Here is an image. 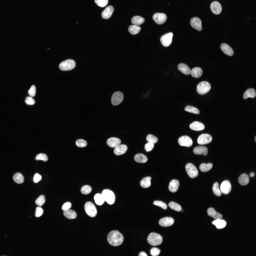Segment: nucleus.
Listing matches in <instances>:
<instances>
[{
  "label": "nucleus",
  "mask_w": 256,
  "mask_h": 256,
  "mask_svg": "<svg viewBox=\"0 0 256 256\" xmlns=\"http://www.w3.org/2000/svg\"><path fill=\"white\" fill-rule=\"evenodd\" d=\"M107 240L109 244L114 246H117L121 245L123 240L122 235L117 230L110 232L107 236Z\"/></svg>",
  "instance_id": "nucleus-1"
},
{
  "label": "nucleus",
  "mask_w": 256,
  "mask_h": 256,
  "mask_svg": "<svg viewBox=\"0 0 256 256\" xmlns=\"http://www.w3.org/2000/svg\"><path fill=\"white\" fill-rule=\"evenodd\" d=\"M148 243L152 246H156L160 244L162 242L163 239L159 234L152 233L149 235L147 239Z\"/></svg>",
  "instance_id": "nucleus-2"
},
{
  "label": "nucleus",
  "mask_w": 256,
  "mask_h": 256,
  "mask_svg": "<svg viewBox=\"0 0 256 256\" xmlns=\"http://www.w3.org/2000/svg\"><path fill=\"white\" fill-rule=\"evenodd\" d=\"M75 66L74 61L72 59H68L61 63L59 65V68L62 71H68L72 69Z\"/></svg>",
  "instance_id": "nucleus-3"
},
{
  "label": "nucleus",
  "mask_w": 256,
  "mask_h": 256,
  "mask_svg": "<svg viewBox=\"0 0 256 256\" xmlns=\"http://www.w3.org/2000/svg\"><path fill=\"white\" fill-rule=\"evenodd\" d=\"M211 89L210 84L208 82L203 81L199 83L197 86V90L200 95H204L208 93Z\"/></svg>",
  "instance_id": "nucleus-4"
},
{
  "label": "nucleus",
  "mask_w": 256,
  "mask_h": 256,
  "mask_svg": "<svg viewBox=\"0 0 256 256\" xmlns=\"http://www.w3.org/2000/svg\"><path fill=\"white\" fill-rule=\"evenodd\" d=\"M84 209L87 214L91 217H95L97 215L96 208L94 204L91 202H87L85 203Z\"/></svg>",
  "instance_id": "nucleus-5"
},
{
  "label": "nucleus",
  "mask_w": 256,
  "mask_h": 256,
  "mask_svg": "<svg viewBox=\"0 0 256 256\" xmlns=\"http://www.w3.org/2000/svg\"><path fill=\"white\" fill-rule=\"evenodd\" d=\"M101 194L105 201L108 204L111 205L114 203L115 197L113 192L109 189H105L102 191Z\"/></svg>",
  "instance_id": "nucleus-6"
},
{
  "label": "nucleus",
  "mask_w": 256,
  "mask_h": 256,
  "mask_svg": "<svg viewBox=\"0 0 256 256\" xmlns=\"http://www.w3.org/2000/svg\"><path fill=\"white\" fill-rule=\"evenodd\" d=\"M186 171L189 176L192 178L197 177L198 174V171L195 167L192 164L189 163L185 165Z\"/></svg>",
  "instance_id": "nucleus-7"
},
{
  "label": "nucleus",
  "mask_w": 256,
  "mask_h": 256,
  "mask_svg": "<svg viewBox=\"0 0 256 256\" xmlns=\"http://www.w3.org/2000/svg\"><path fill=\"white\" fill-rule=\"evenodd\" d=\"M123 93L120 91H117L113 94L111 99L112 104L117 106L119 104L123 101Z\"/></svg>",
  "instance_id": "nucleus-8"
},
{
  "label": "nucleus",
  "mask_w": 256,
  "mask_h": 256,
  "mask_svg": "<svg viewBox=\"0 0 256 256\" xmlns=\"http://www.w3.org/2000/svg\"><path fill=\"white\" fill-rule=\"evenodd\" d=\"M173 36V34L171 32L166 33L162 36L160 39L162 45L165 47L169 46L172 42Z\"/></svg>",
  "instance_id": "nucleus-9"
},
{
  "label": "nucleus",
  "mask_w": 256,
  "mask_h": 256,
  "mask_svg": "<svg viewBox=\"0 0 256 256\" xmlns=\"http://www.w3.org/2000/svg\"><path fill=\"white\" fill-rule=\"evenodd\" d=\"M153 19L155 22L158 24H162L166 21L167 17L166 15L163 13H156L153 16Z\"/></svg>",
  "instance_id": "nucleus-10"
},
{
  "label": "nucleus",
  "mask_w": 256,
  "mask_h": 256,
  "mask_svg": "<svg viewBox=\"0 0 256 256\" xmlns=\"http://www.w3.org/2000/svg\"><path fill=\"white\" fill-rule=\"evenodd\" d=\"M212 140V138L210 135L207 134H203L199 137L197 142L199 144L205 145L210 143Z\"/></svg>",
  "instance_id": "nucleus-11"
},
{
  "label": "nucleus",
  "mask_w": 256,
  "mask_h": 256,
  "mask_svg": "<svg viewBox=\"0 0 256 256\" xmlns=\"http://www.w3.org/2000/svg\"><path fill=\"white\" fill-rule=\"evenodd\" d=\"M178 142L180 146L187 147L191 146L193 143L191 138L186 136H184L179 138L178 140Z\"/></svg>",
  "instance_id": "nucleus-12"
},
{
  "label": "nucleus",
  "mask_w": 256,
  "mask_h": 256,
  "mask_svg": "<svg viewBox=\"0 0 256 256\" xmlns=\"http://www.w3.org/2000/svg\"><path fill=\"white\" fill-rule=\"evenodd\" d=\"M220 191L222 193L225 195L229 194L231 189V185L230 182L228 180L224 181L221 183Z\"/></svg>",
  "instance_id": "nucleus-13"
},
{
  "label": "nucleus",
  "mask_w": 256,
  "mask_h": 256,
  "mask_svg": "<svg viewBox=\"0 0 256 256\" xmlns=\"http://www.w3.org/2000/svg\"><path fill=\"white\" fill-rule=\"evenodd\" d=\"M190 24L192 27L199 31H200L202 30L201 22L198 18L195 17L191 19Z\"/></svg>",
  "instance_id": "nucleus-14"
},
{
  "label": "nucleus",
  "mask_w": 256,
  "mask_h": 256,
  "mask_svg": "<svg viewBox=\"0 0 256 256\" xmlns=\"http://www.w3.org/2000/svg\"><path fill=\"white\" fill-rule=\"evenodd\" d=\"M210 8L212 13L215 14H219L222 10L221 5L219 2L216 1H213L211 3Z\"/></svg>",
  "instance_id": "nucleus-15"
},
{
  "label": "nucleus",
  "mask_w": 256,
  "mask_h": 256,
  "mask_svg": "<svg viewBox=\"0 0 256 256\" xmlns=\"http://www.w3.org/2000/svg\"><path fill=\"white\" fill-rule=\"evenodd\" d=\"M173 219L169 217H164L161 219L159 221V224L163 227H168L172 225L174 223Z\"/></svg>",
  "instance_id": "nucleus-16"
},
{
  "label": "nucleus",
  "mask_w": 256,
  "mask_h": 256,
  "mask_svg": "<svg viewBox=\"0 0 256 256\" xmlns=\"http://www.w3.org/2000/svg\"><path fill=\"white\" fill-rule=\"evenodd\" d=\"M114 10V8L112 6L110 5L106 7L102 13V18L105 19L109 18L112 15Z\"/></svg>",
  "instance_id": "nucleus-17"
},
{
  "label": "nucleus",
  "mask_w": 256,
  "mask_h": 256,
  "mask_svg": "<svg viewBox=\"0 0 256 256\" xmlns=\"http://www.w3.org/2000/svg\"><path fill=\"white\" fill-rule=\"evenodd\" d=\"M121 140L118 138L112 137L108 139L107 141V145L110 147L115 148L121 143Z\"/></svg>",
  "instance_id": "nucleus-18"
},
{
  "label": "nucleus",
  "mask_w": 256,
  "mask_h": 256,
  "mask_svg": "<svg viewBox=\"0 0 256 256\" xmlns=\"http://www.w3.org/2000/svg\"><path fill=\"white\" fill-rule=\"evenodd\" d=\"M221 50L225 54L230 56H232L234 54L232 48L228 44L223 43L220 46Z\"/></svg>",
  "instance_id": "nucleus-19"
},
{
  "label": "nucleus",
  "mask_w": 256,
  "mask_h": 256,
  "mask_svg": "<svg viewBox=\"0 0 256 256\" xmlns=\"http://www.w3.org/2000/svg\"><path fill=\"white\" fill-rule=\"evenodd\" d=\"M127 150V147L126 145H119L115 148L114 150V152L116 155H120L124 154Z\"/></svg>",
  "instance_id": "nucleus-20"
},
{
  "label": "nucleus",
  "mask_w": 256,
  "mask_h": 256,
  "mask_svg": "<svg viewBox=\"0 0 256 256\" xmlns=\"http://www.w3.org/2000/svg\"><path fill=\"white\" fill-rule=\"evenodd\" d=\"M193 153L196 155H207L208 149L207 147L202 146H198L195 147L193 150Z\"/></svg>",
  "instance_id": "nucleus-21"
},
{
  "label": "nucleus",
  "mask_w": 256,
  "mask_h": 256,
  "mask_svg": "<svg viewBox=\"0 0 256 256\" xmlns=\"http://www.w3.org/2000/svg\"><path fill=\"white\" fill-rule=\"evenodd\" d=\"M189 127L191 129L197 131L203 130L205 128L203 123L198 121L193 122L190 125Z\"/></svg>",
  "instance_id": "nucleus-22"
},
{
  "label": "nucleus",
  "mask_w": 256,
  "mask_h": 256,
  "mask_svg": "<svg viewBox=\"0 0 256 256\" xmlns=\"http://www.w3.org/2000/svg\"><path fill=\"white\" fill-rule=\"evenodd\" d=\"M179 185V183L178 180L176 179L173 180L169 183V190L172 192H175L177 191Z\"/></svg>",
  "instance_id": "nucleus-23"
},
{
  "label": "nucleus",
  "mask_w": 256,
  "mask_h": 256,
  "mask_svg": "<svg viewBox=\"0 0 256 256\" xmlns=\"http://www.w3.org/2000/svg\"><path fill=\"white\" fill-rule=\"evenodd\" d=\"M207 213L209 216L216 219H221L222 217L221 214L216 212L215 210L212 208L208 209Z\"/></svg>",
  "instance_id": "nucleus-24"
},
{
  "label": "nucleus",
  "mask_w": 256,
  "mask_h": 256,
  "mask_svg": "<svg viewBox=\"0 0 256 256\" xmlns=\"http://www.w3.org/2000/svg\"><path fill=\"white\" fill-rule=\"evenodd\" d=\"M178 67L179 70L183 74L186 75H188L190 74L191 70L186 64L181 63L178 64Z\"/></svg>",
  "instance_id": "nucleus-25"
},
{
  "label": "nucleus",
  "mask_w": 256,
  "mask_h": 256,
  "mask_svg": "<svg viewBox=\"0 0 256 256\" xmlns=\"http://www.w3.org/2000/svg\"><path fill=\"white\" fill-rule=\"evenodd\" d=\"M203 72V70L201 68L199 67H195L191 70L190 74L193 77L198 78L201 76Z\"/></svg>",
  "instance_id": "nucleus-26"
},
{
  "label": "nucleus",
  "mask_w": 256,
  "mask_h": 256,
  "mask_svg": "<svg viewBox=\"0 0 256 256\" xmlns=\"http://www.w3.org/2000/svg\"><path fill=\"white\" fill-rule=\"evenodd\" d=\"M238 182L242 185L245 186L247 185L249 182V179L248 175L246 174L241 175L238 179Z\"/></svg>",
  "instance_id": "nucleus-27"
},
{
  "label": "nucleus",
  "mask_w": 256,
  "mask_h": 256,
  "mask_svg": "<svg viewBox=\"0 0 256 256\" xmlns=\"http://www.w3.org/2000/svg\"><path fill=\"white\" fill-rule=\"evenodd\" d=\"M256 93L255 89L252 88L248 89L244 93L243 98L246 99L248 97L254 98L256 96Z\"/></svg>",
  "instance_id": "nucleus-28"
},
{
  "label": "nucleus",
  "mask_w": 256,
  "mask_h": 256,
  "mask_svg": "<svg viewBox=\"0 0 256 256\" xmlns=\"http://www.w3.org/2000/svg\"><path fill=\"white\" fill-rule=\"evenodd\" d=\"M212 223L218 229L223 228L226 226V221L221 219H216L213 221Z\"/></svg>",
  "instance_id": "nucleus-29"
},
{
  "label": "nucleus",
  "mask_w": 256,
  "mask_h": 256,
  "mask_svg": "<svg viewBox=\"0 0 256 256\" xmlns=\"http://www.w3.org/2000/svg\"><path fill=\"white\" fill-rule=\"evenodd\" d=\"M131 22L134 25L138 26L141 25L145 21V19L143 18L138 16L133 17L132 18Z\"/></svg>",
  "instance_id": "nucleus-30"
},
{
  "label": "nucleus",
  "mask_w": 256,
  "mask_h": 256,
  "mask_svg": "<svg viewBox=\"0 0 256 256\" xmlns=\"http://www.w3.org/2000/svg\"><path fill=\"white\" fill-rule=\"evenodd\" d=\"M63 214L65 217L69 219H75L77 216L76 212L74 211L71 210H68L64 211Z\"/></svg>",
  "instance_id": "nucleus-31"
},
{
  "label": "nucleus",
  "mask_w": 256,
  "mask_h": 256,
  "mask_svg": "<svg viewBox=\"0 0 256 256\" xmlns=\"http://www.w3.org/2000/svg\"><path fill=\"white\" fill-rule=\"evenodd\" d=\"M134 160L137 162L142 163H146L148 160L146 156L142 154H138L136 155L134 157Z\"/></svg>",
  "instance_id": "nucleus-32"
},
{
  "label": "nucleus",
  "mask_w": 256,
  "mask_h": 256,
  "mask_svg": "<svg viewBox=\"0 0 256 256\" xmlns=\"http://www.w3.org/2000/svg\"><path fill=\"white\" fill-rule=\"evenodd\" d=\"M94 199L96 204L99 206L102 205L105 201L101 194L100 193L96 194L94 196Z\"/></svg>",
  "instance_id": "nucleus-33"
},
{
  "label": "nucleus",
  "mask_w": 256,
  "mask_h": 256,
  "mask_svg": "<svg viewBox=\"0 0 256 256\" xmlns=\"http://www.w3.org/2000/svg\"><path fill=\"white\" fill-rule=\"evenodd\" d=\"M151 178L147 177L143 178L141 181L140 184L141 186L144 188L149 187L151 185Z\"/></svg>",
  "instance_id": "nucleus-34"
},
{
  "label": "nucleus",
  "mask_w": 256,
  "mask_h": 256,
  "mask_svg": "<svg viewBox=\"0 0 256 256\" xmlns=\"http://www.w3.org/2000/svg\"><path fill=\"white\" fill-rule=\"evenodd\" d=\"M141 29V28L140 26L135 25H131L128 28L129 32L133 35H135L138 33Z\"/></svg>",
  "instance_id": "nucleus-35"
},
{
  "label": "nucleus",
  "mask_w": 256,
  "mask_h": 256,
  "mask_svg": "<svg viewBox=\"0 0 256 256\" xmlns=\"http://www.w3.org/2000/svg\"><path fill=\"white\" fill-rule=\"evenodd\" d=\"M13 178L15 183L19 184L23 183L24 180L23 176L19 173H15L13 176Z\"/></svg>",
  "instance_id": "nucleus-36"
},
{
  "label": "nucleus",
  "mask_w": 256,
  "mask_h": 256,
  "mask_svg": "<svg viewBox=\"0 0 256 256\" xmlns=\"http://www.w3.org/2000/svg\"><path fill=\"white\" fill-rule=\"evenodd\" d=\"M212 167L213 165L211 163H209L207 164L203 163L200 165L199 168L200 170L202 172H206L210 170Z\"/></svg>",
  "instance_id": "nucleus-37"
},
{
  "label": "nucleus",
  "mask_w": 256,
  "mask_h": 256,
  "mask_svg": "<svg viewBox=\"0 0 256 256\" xmlns=\"http://www.w3.org/2000/svg\"><path fill=\"white\" fill-rule=\"evenodd\" d=\"M212 189L214 194L216 196L220 197L221 195V192L219 188V184L217 182H215L214 184Z\"/></svg>",
  "instance_id": "nucleus-38"
},
{
  "label": "nucleus",
  "mask_w": 256,
  "mask_h": 256,
  "mask_svg": "<svg viewBox=\"0 0 256 256\" xmlns=\"http://www.w3.org/2000/svg\"><path fill=\"white\" fill-rule=\"evenodd\" d=\"M169 206L172 209L177 211H180L182 209L180 205L174 202H170L169 204Z\"/></svg>",
  "instance_id": "nucleus-39"
},
{
  "label": "nucleus",
  "mask_w": 256,
  "mask_h": 256,
  "mask_svg": "<svg viewBox=\"0 0 256 256\" xmlns=\"http://www.w3.org/2000/svg\"><path fill=\"white\" fill-rule=\"evenodd\" d=\"M184 110L187 111L194 114H198L200 113L199 111L197 109L191 106H187Z\"/></svg>",
  "instance_id": "nucleus-40"
},
{
  "label": "nucleus",
  "mask_w": 256,
  "mask_h": 256,
  "mask_svg": "<svg viewBox=\"0 0 256 256\" xmlns=\"http://www.w3.org/2000/svg\"><path fill=\"white\" fill-rule=\"evenodd\" d=\"M146 140L148 143L154 144L158 141V138L154 135L149 134L148 135L146 138Z\"/></svg>",
  "instance_id": "nucleus-41"
},
{
  "label": "nucleus",
  "mask_w": 256,
  "mask_h": 256,
  "mask_svg": "<svg viewBox=\"0 0 256 256\" xmlns=\"http://www.w3.org/2000/svg\"><path fill=\"white\" fill-rule=\"evenodd\" d=\"M92 189L91 187L88 185H86L83 186L81 189V193L84 195H87L89 194L91 191Z\"/></svg>",
  "instance_id": "nucleus-42"
},
{
  "label": "nucleus",
  "mask_w": 256,
  "mask_h": 256,
  "mask_svg": "<svg viewBox=\"0 0 256 256\" xmlns=\"http://www.w3.org/2000/svg\"><path fill=\"white\" fill-rule=\"evenodd\" d=\"M45 202V197L44 195H42L40 196L36 199L35 203L38 206H41L44 204Z\"/></svg>",
  "instance_id": "nucleus-43"
},
{
  "label": "nucleus",
  "mask_w": 256,
  "mask_h": 256,
  "mask_svg": "<svg viewBox=\"0 0 256 256\" xmlns=\"http://www.w3.org/2000/svg\"><path fill=\"white\" fill-rule=\"evenodd\" d=\"M94 1L97 5L101 7L105 6L108 3V0H94Z\"/></svg>",
  "instance_id": "nucleus-44"
},
{
  "label": "nucleus",
  "mask_w": 256,
  "mask_h": 256,
  "mask_svg": "<svg viewBox=\"0 0 256 256\" xmlns=\"http://www.w3.org/2000/svg\"><path fill=\"white\" fill-rule=\"evenodd\" d=\"M35 159L37 160H42L46 162L47 160L48 157L46 154L43 153H40L37 155Z\"/></svg>",
  "instance_id": "nucleus-45"
},
{
  "label": "nucleus",
  "mask_w": 256,
  "mask_h": 256,
  "mask_svg": "<svg viewBox=\"0 0 256 256\" xmlns=\"http://www.w3.org/2000/svg\"><path fill=\"white\" fill-rule=\"evenodd\" d=\"M153 204L159 206L164 210H166L167 208V207L166 204L165 203L161 201H155L153 202Z\"/></svg>",
  "instance_id": "nucleus-46"
},
{
  "label": "nucleus",
  "mask_w": 256,
  "mask_h": 256,
  "mask_svg": "<svg viewBox=\"0 0 256 256\" xmlns=\"http://www.w3.org/2000/svg\"><path fill=\"white\" fill-rule=\"evenodd\" d=\"M76 144L78 146L81 147H85L87 145V142L85 140L82 139H79L77 140L76 142Z\"/></svg>",
  "instance_id": "nucleus-47"
},
{
  "label": "nucleus",
  "mask_w": 256,
  "mask_h": 256,
  "mask_svg": "<svg viewBox=\"0 0 256 256\" xmlns=\"http://www.w3.org/2000/svg\"><path fill=\"white\" fill-rule=\"evenodd\" d=\"M160 252V250L156 247H153L150 250L151 255L153 256H157L158 255Z\"/></svg>",
  "instance_id": "nucleus-48"
},
{
  "label": "nucleus",
  "mask_w": 256,
  "mask_h": 256,
  "mask_svg": "<svg viewBox=\"0 0 256 256\" xmlns=\"http://www.w3.org/2000/svg\"><path fill=\"white\" fill-rule=\"evenodd\" d=\"M26 103L29 105H32L35 103L34 100L31 97L27 96L26 97L25 100Z\"/></svg>",
  "instance_id": "nucleus-49"
},
{
  "label": "nucleus",
  "mask_w": 256,
  "mask_h": 256,
  "mask_svg": "<svg viewBox=\"0 0 256 256\" xmlns=\"http://www.w3.org/2000/svg\"><path fill=\"white\" fill-rule=\"evenodd\" d=\"M28 94L31 97L35 96L36 93V88L34 85H32L30 89L28 91Z\"/></svg>",
  "instance_id": "nucleus-50"
},
{
  "label": "nucleus",
  "mask_w": 256,
  "mask_h": 256,
  "mask_svg": "<svg viewBox=\"0 0 256 256\" xmlns=\"http://www.w3.org/2000/svg\"><path fill=\"white\" fill-rule=\"evenodd\" d=\"M43 211L42 209L40 207H37L36 209L35 216L36 217H39L42 214Z\"/></svg>",
  "instance_id": "nucleus-51"
},
{
  "label": "nucleus",
  "mask_w": 256,
  "mask_h": 256,
  "mask_svg": "<svg viewBox=\"0 0 256 256\" xmlns=\"http://www.w3.org/2000/svg\"><path fill=\"white\" fill-rule=\"evenodd\" d=\"M154 147V144L148 143L145 144V149L146 152H149L153 149Z\"/></svg>",
  "instance_id": "nucleus-52"
},
{
  "label": "nucleus",
  "mask_w": 256,
  "mask_h": 256,
  "mask_svg": "<svg viewBox=\"0 0 256 256\" xmlns=\"http://www.w3.org/2000/svg\"><path fill=\"white\" fill-rule=\"evenodd\" d=\"M72 206L71 203L69 202H67L64 203L62 207V209L64 211L69 210L71 207Z\"/></svg>",
  "instance_id": "nucleus-53"
},
{
  "label": "nucleus",
  "mask_w": 256,
  "mask_h": 256,
  "mask_svg": "<svg viewBox=\"0 0 256 256\" xmlns=\"http://www.w3.org/2000/svg\"><path fill=\"white\" fill-rule=\"evenodd\" d=\"M41 179V176L38 174H36L33 178V181L35 183H37Z\"/></svg>",
  "instance_id": "nucleus-54"
},
{
  "label": "nucleus",
  "mask_w": 256,
  "mask_h": 256,
  "mask_svg": "<svg viewBox=\"0 0 256 256\" xmlns=\"http://www.w3.org/2000/svg\"><path fill=\"white\" fill-rule=\"evenodd\" d=\"M139 256H147L146 254L144 252L142 251L140 252L139 255Z\"/></svg>",
  "instance_id": "nucleus-55"
},
{
  "label": "nucleus",
  "mask_w": 256,
  "mask_h": 256,
  "mask_svg": "<svg viewBox=\"0 0 256 256\" xmlns=\"http://www.w3.org/2000/svg\"><path fill=\"white\" fill-rule=\"evenodd\" d=\"M254 174L253 172L251 173L250 174V176L251 177H253L254 176Z\"/></svg>",
  "instance_id": "nucleus-56"
},
{
  "label": "nucleus",
  "mask_w": 256,
  "mask_h": 256,
  "mask_svg": "<svg viewBox=\"0 0 256 256\" xmlns=\"http://www.w3.org/2000/svg\"><path fill=\"white\" fill-rule=\"evenodd\" d=\"M255 141L256 142V136L255 137Z\"/></svg>",
  "instance_id": "nucleus-57"
}]
</instances>
